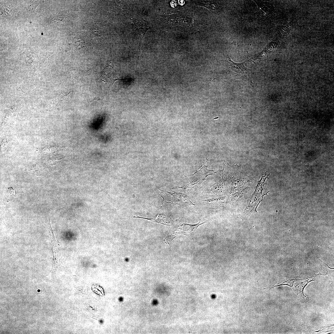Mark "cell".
<instances>
[{
  "instance_id": "obj_1",
  "label": "cell",
  "mask_w": 334,
  "mask_h": 334,
  "mask_svg": "<svg viewBox=\"0 0 334 334\" xmlns=\"http://www.w3.org/2000/svg\"><path fill=\"white\" fill-rule=\"evenodd\" d=\"M266 173L264 176L262 175L261 179L258 181V184L256 187L255 191L249 200L247 206L245 209V212L246 215H250L252 212H255L257 213L256 209L259 203L263 200V196L266 194H263V184L266 179L268 178V175L266 177Z\"/></svg>"
},
{
  "instance_id": "obj_2",
  "label": "cell",
  "mask_w": 334,
  "mask_h": 334,
  "mask_svg": "<svg viewBox=\"0 0 334 334\" xmlns=\"http://www.w3.org/2000/svg\"><path fill=\"white\" fill-rule=\"evenodd\" d=\"M199 225H190L180 224L172 228L169 230L164 240L165 243L170 245L172 240L179 234L188 235L195 229Z\"/></svg>"
},
{
  "instance_id": "obj_3",
  "label": "cell",
  "mask_w": 334,
  "mask_h": 334,
  "mask_svg": "<svg viewBox=\"0 0 334 334\" xmlns=\"http://www.w3.org/2000/svg\"><path fill=\"white\" fill-rule=\"evenodd\" d=\"M131 20L135 24L139 35L138 51L139 55L142 41L144 36L147 31L152 28L153 26L149 21L145 20L139 16H136L132 17Z\"/></svg>"
},
{
  "instance_id": "obj_4",
  "label": "cell",
  "mask_w": 334,
  "mask_h": 334,
  "mask_svg": "<svg viewBox=\"0 0 334 334\" xmlns=\"http://www.w3.org/2000/svg\"><path fill=\"white\" fill-rule=\"evenodd\" d=\"M133 217L145 219L153 222L168 226L171 225L172 224L171 219H169L163 214H158L156 217L151 218H144L138 216H134Z\"/></svg>"
},
{
  "instance_id": "obj_5",
  "label": "cell",
  "mask_w": 334,
  "mask_h": 334,
  "mask_svg": "<svg viewBox=\"0 0 334 334\" xmlns=\"http://www.w3.org/2000/svg\"><path fill=\"white\" fill-rule=\"evenodd\" d=\"M229 58L225 61L229 64L230 68L233 71L239 73L242 72L246 70L247 68L244 65V63L246 62L247 59L244 62L241 63H236L231 60L228 56Z\"/></svg>"
},
{
  "instance_id": "obj_6",
  "label": "cell",
  "mask_w": 334,
  "mask_h": 334,
  "mask_svg": "<svg viewBox=\"0 0 334 334\" xmlns=\"http://www.w3.org/2000/svg\"><path fill=\"white\" fill-rule=\"evenodd\" d=\"M122 298H120V301H122Z\"/></svg>"
}]
</instances>
